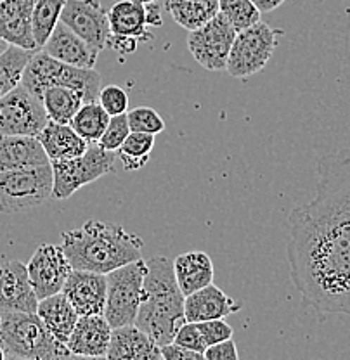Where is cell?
Masks as SVG:
<instances>
[{
    "instance_id": "cell-15",
    "label": "cell",
    "mask_w": 350,
    "mask_h": 360,
    "mask_svg": "<svg viewBox=\"0 0 350 360\" xmlns=\"http://www.w3.org/2000/svg\"><path fill=\"white\" fill-rule=\"evenodd\" d=\"M63 292L78 315H104L106 307V274L73 269L68 276Z\"/></svg>"
},
{
    "instance_id": "cell-7",
    "label": "cell",
    "mask_w": 350,
    "mask_h": 360,
    "mask_svg": "<svg viewBox=\"0 0 350 360\" xmlns=\"http://www.w3.org/2000/svg\"><path fill=\"white\" fill-rule=\"evenodd\" d=\"M148 265L142 258L106 274L104 317L111 328L135 324L142 300V283Z\"/></svg>"
},
{
    "instance_id": "cell-41",
    "label": "cell",
    "mask_w": 350,
    "mask_h": 360,
    "mask_svg": "<svg viewBox=\"0 0 350 360\" xmlns=\"http://www.w3.org/2000/svg\"><path fill=\"white\" fill-rule=\"evenodd\" d=\"M251 2L258 7L261 13H270V11L277 9L285 0H251Z\"/></svg>"
},
{
    "instance_id": "cell-33",
    "label": "cell",
    "mask_w": 350,
    "mask_h": 360,
    "mask_svg": "<svg viewBox=\"0 0 350 360\" xmlns=\"http://www.w3.org/2000/svg\"><path fill=\"white\" fill-rule=\"evenodd\" d=\"M130 132H144V134H160L165 130V120L154 111L153 108L139 106L127 111Z\"/></svg>"
},
{
    "instance_id": "cell-10",
    "label": "cell",
    "mask_w": 350,
    "mask_h": 360,
    "mask_svg": "<svg viewBox=\"0 0 350 360\" xmlns=\"http://www.w3.org/2000/svg\"><path fill=\"white\" fill-rule=\"evenodd\" d=\"M236 28L222 13L199 28L189 32L187 49L199 66L208 71H222L227 65L229 52L236 39Z\"/></svg>"
},
{
    "instance_id": "cell-35",
    "label": "cell",
    "mask_w": 350,
    "mask_h": 360,
    "mask_svg": "<svg viewBox=\"0 0 350 360\" xmlns=\"http://www.w3.org/2000/svg\"><path fill=\"white\" fill-rule=\"evenodd\" d=\"M97 103L106 110L110 116L123 115V112L129 111V96H127L125 90L118 87V85H106V87H101Z\"/></svg>"
},
{
    "instance_id": "cell-24",
    "label": "cell",
    "mask_w": 350,
    "mask_h": 360,
    "mask_svg": "<svg viewBox=\"0 0 350 360\" xmlns=\"http://www.w3.org/2000/svg\"><path fill=\"white\" fill-rule=\"evenodd\" d=\"M37 314L42 319L49 333L63 345L68 343L75 326H77L78 317H80L63 291L39 300Z\"/></svg>"
},
{
    "instance_id": "cell-11",
    "label": "cell",
    "mask_w": 350,
    "mask_h": 360,
    "mask_svg": "<svg viewBox=\"0 0 350 360\" xmlns=\"http://www.w3.org/2000/svg\"><path fill=\"white\" fill-rule=\"evenodd\" d=\"M42 99L33 96L25 85H18L0 97V135H32L37 137L47 125Z\"/></svg>"
},
{
    "instance_id": "cell-37",
    "label": "cell",
    "mask_w": 350,
    "mask_h": 360,
    "mask_svg": "<svg viewBox=\"0 0 350 360\" xmlns=\"http://www.w3.org/2000/svg\"><path fill=\"white\" fill-rule=\"evenodd\" d=\"M199 329H201L203 338H205L206 345H215L220 343V341L229 340L232 338V328L231 324L224 321V319H212V321H203L198 322Z\"/></svg>"
},
{
    "instance_id": "cell-16",
    "label": "cell",
    "mask_w": 350,
    "mask_h": 360,
    "mask_svg": "<svg viewBox=\"0 0 350 360\" xmlns=\"http://www.w3.org/2000/svg\"><path fill=\"white\" fill-rule=\"evenodd\" d=\"M39 298L30 283L28 269L20 260L0 265V310L37 312Z\"/></svg>"
},
{
    "instance_id": "cell-40",
    "label": "cell",
    "mask_w": 350,
    "mask_h": 360,
    "mask_svg": "<svg viewBox=\"0 0 350 360\" xmlns=\"http://www.w3.org/2000/svg\"><path fill=\"white\" fill-rule=\"evenodd\" d=\"M137 45H139V42L135 39H129V37L113 35V33H111L110 40H108V47L113 49V51H115L116 54H120V56L132 54V52H135Z\"/></svg>"
},
{
    "instance_id": "cell-21",
    "label": "cell",
    "mask_w": 350,
    "mask_h": 360,
    "mask_svg": "<svg viewBox=\"0 0 350 360\" xmlns=\"http://www.w3.org/2000/svg\"><path fill=\"white\" fill-rule=\"evenodd\" d=\"M241 303L225 295L220 288L208 284L201 290L191 292L184 300V314L187 322H203L212 319H225L239 312Z\"/></svg>"
},
{
    "instance_id": "cell-25",
    "label": "cell",
    "mask_w": 350,
    "mask_h": 360,
    "mask_svg": "<svg viewBox=\"0 0 350 360\" xmlns=\"http://www.w3.org/2000/svg\"><path fill=\"white\" fill-rule=\"evenodd\" d=\"M174 270L184 296L208 286L215 277L212 258L205 251H187L179 255L174 260Z\"/></svg>"
},
{
    "instance_id": "cell-20",
    "label": "cell",
    "mask_w": 350,
    "mask_h": 360,
    "mask_svg": "<svg viewBox=\"0 0 350 360\" xmlns=\"http://www.w3.org/2000/svg\"><path fill=\"white\" fill-rule=\"evenodd\" d=\"M110 360H160V345L146 335L135 324L113 328L110 348L106 352Z\"/></svg>"
},
{
    "instance_id": "cell-5",
    "label": "cell",
    "mask_w": 350,
    "mask_h": 360,
    "mask_svg": "<svg viewBox=\"0 0 350 360\" xmlns=\"http://www.w3.org/2000/svg\"><path fill=\"white\" fill-rule=\"evenodd\" d=\"M103 78L94 68H78L58 61L42 49H37L23 71L21 85H25L33 96L42 99L49 87H70L84 96L85 103H94L99 97Z\"/></svg>"
},
{
    "instance_id": "cell-1",
    "label": "cell",
    "mask_w": 350,
    "mask_h": 360,
    "mask_svg": "<svg viewBox=\"0 0 350 360\" xmlns=\"http://www.w3.org/2000/svg\"><path fill=\"white\" fill-rule=\"evenodd\" d=\"M289 277L304 305L350 317V148L318 158L315 194L286 222Z\"/></svg>"
},
{
    "instance_id": "cell-19",
    "label": "cell",
    "mask_w": 350,
    "mask_h": 360,
    "mask_svg": "<svg viewBox=\"0 0 350 360\" xmlns=\"http://www.w3.org/2000/svg\"><path fill=\"white\" fill-rule=\"evenodd\" d=\"M42 51L58 61L78 68H94L99 56V51L78 37L73 30L68 28L63 21L58 22Z\"/></svg>"
},
{
    "instance_id": "cell-9",
    "label": "cell",
    "mask_w": 350,
    "mask_h": 360,
    "mask_svg": "<svg viewBox=\"0 0 350 360\" xmlns=\"http://www.w3.org/2000/svg\"><path fill=\"white\" fill-rule=\"evenodd\" d=\"M280 35V30L270 28L263 21L239 30L229 52L225 71L238 80H246L261 73L273 58Z\"/></svg>"
},
{
    "instance_id": "cell-3",
    "label": "cell",
    "mask_w": 350,
    "mask_h": 360,
    "mask_svg": "<svg viewBox=\"0 0 350 360\" xmlns=\"http://www.w3.org/2000/svg\"><path fill=\"white\" fill-rule=\"evenodd\" d=\"M146 265L148 272L142 283V300L135 326L161 347L172 343L180 326L186 322V296L177 283L174 260L167 257H153Z\"/></svg>"
},
{
    "instance_id": "cell-39",
    "label": "cell",
    "mask_w": 350,
    "mask_h": 360,
    "mask_svg": "<svg viewBox=\"0 0 350 360\" xmlns=\"http://www.w3.org/2000/svg\"><path fill=\"white\" fill-rule=\"evenodd\" d=\"M161 359L165 360H203V354H198V352L189 350V348L182 347V345L172 343L161 345Z\"/></svg>"
},
{
    "instance_id": "cell-8",
    "label": "cell",
    "mask_w": 350,
    "mask_h": 360,
    "mask_svg": "<svg viewBox=\"0 0 350 360\" xmlns=\"http://www.w3.org/2000/svg\"><path fill=\"white\" fill-rule=\"evenodd\" d=\"M51 165L0 172V213H23L52 198Z\"/></svg>"
},
{
    "instance_id": "cell-17",
    "label": "cell",
    "mask_w": 350,
    "mask_h": 360,
    "mask_svg": "<svg viewBox=\"0 0 350 360\" xmlns=\"http://www.w3.org/2000/svg\"><path fill=\"white\" fill-rule=\"evenodd\" d=\"M113 328L101 314L80 315L66 347L77 357H106Z\"/></svg>"
},
{
    "instance_id": "cell-18",
    "label": "cell",
    "mask_w": 350,
    "mask_h": 360,
    "mask_svg": "<svg viewBox=\"0 0 350 360\" xmlns=\"http://www.w3.org/2000/svg\"><path fill=\"white\" fill-rule=\"evenodd\" d=\"M37 0H0V39L9 45L37 51L32 14Z\"/></svg>"
},
{
    "instance_id": "cell-42",
    "label": "cell",
    "mask_w": 350,
    "mask_h": 360,
    "mask_svg": "<svg viewBox=\"0 0 350 360\" xmlns=\"http://www.w3.org/2000/svg\"><path fill=\"white\" fill-rule=\"evenodd\" d=\"M4 359H6V354H4V350L0 348V360H4Z\"/></svg>"
},
{
    "instance_id": "cell-23",
    "label": "cell",
    "mask_w": 350,
    "mask_h": 360,
    "mask_svg": "<svg viewBox=\"0 0 350 360\" xmlns=\"http://www.w3.org/2000/svg\"><path fill=\"white\" fill-rule=\"evenodd\" d=\"M49 160H71L87 151L89 142L68 123H58L49 120L47 125L37 135Z\"/></svg>"
},
{
    "instance_id": "cell-36",
    "label": "cell",
    "mask_w": 350,
    "mask_h": 360,
    "mask_svg": "<svg viewBox=\"0 0 350 360\" xmlns=\"http://www.w3.org/2000/svg\"><path fill=\"white\" fill-rule=\"evenodd\" d=\"M174 341L182 345V347L189 348V350L198 352V354H205V350L208 348L198 322H184L179 331H177Z\"/></svg>"
},
{
    "instance_id": "cell-12",
    "label": "cell",
    "mask_w": 350,
    "mask_h": 360,
    "mask_svg": "<svg viewBox=\"0 0 350 360\" xmlns=\"http://www.w3.org/2000/svg\"><path fill=\"white\" fill-rule=\"evenodd\" d=\"M113 35L129 37L139 44L153 40L149 26H161V7L158 0H118L108 11Z\"/></svg>"
},
{
    "instance_id": "cell-38",
    "label": "cell",
    "mask_w": 350,
    "mask_h": 360,
    "mask_svg": "<svg viewBox=\"0 0 350 360\" xmlns=\"http://www.w3.org/2000/svg\"><path fill=\"white\" fill-rule=\"evenodd\" d=\"M203 359L205 360H238L239 354L238 348H236V343L232 338L229 340L220 341V343L210 345L208 348L203 354Z\"/></svg>"
},
{
    "instance_id": "cell-31",
    "label": "cell",
    "mask_w": 350,
    "mask_h": 360,
    "mask_svg": "<svg viewBox=\"0 0 350 360\" xmlns=\"http://www.w3.org/2000/svg\"><path fill=\"white\" fill-rule=\"evenodd\" d=\"M66 0H37L32 14V28L37 47L42 49L51 33L61 21V11Z\"/></svg>"
},
{
    "instance_id": "cell-2",
    "label": "cell",
    "mask_w": 350,
    "mask_h": 360,
    "mask_svg": "<svg viewBox=\"0 0 350 360\" xmlns=\"http://www.w3.org/2000/svg\"><path fill=\"white\" fill-rule=\"evenodd\" d=\"M61 246L71 267L108 274L142 258L144 243L122 225L89 220L61 234Z\"/></svg>"
},
{
    "instance_id": "cell-30",
    "label": "cell",
    "mask_w": 350,
    "mask_h": 360,
    "mask_svg": "<svg viewBox=\"0 0 350 360\" xmlns=\"http://www.w3.org/2000/svg\"><path fill=\"white\" fill-rule=\"evenodd\" d=\"M110 118L111 116L106 110L97 101H94V103H85L77 111L70 125L87 142H97L106 130Z\"/></svg>"
},
{
    "instance_id": "cell-13",
    "label": "cell",
    "mask_w": 350,
    "mask_h": 360,
    "mask_svg": "<svg viewBox=\"0 0 350 360\" xmlns=\"http://www.w3.org/2000/svg\"><path fill=\"white\" fill-rule=\"evenodd\" d=\"M61 21L96 51L101 52L108 47L111 37L110 16L99 0H66Z\"/></svg>"
},
{
    "instance_id": "cell-26",
    "label": "cell",
    "mask_w": 350,
    "mask_h": 360,
    "mask_svg": "<svg viewBox=\"0 0 350 360\" xmlns=\"http://www.w3.org/2000/svg\"><path fill=\"white\" fill-rule=\"evenodd\" d=\"M165 11L177 25L193 32L219 13V0H167Z\"/></svg>"
},
{
    "instance_id": "cell-22",
    "label": "cell",
    "mask_w": 350,
    "mask_h": 360,
    "mask_svg": "<svg viewBox=\"0 0 350 360\" xmlns=\"http://www.w3.org/2000/svg\"><path fill=\"white\" fill-rule=\"evenodd\" d=\"M51 165L40 141L32 135H0V172Z\"/></svg>"
},
{
    "instance_id": "cell-4",
    "label": "cell",
    "mask_w": 350,
    "mask_h": 360,
    "mask_svg": "<svg viewBox=\"0 0 350 360\" xmlns=\"http://www.w3.org/2000/svg\"><path fill=\"white\" fill-rule=\"evenodd\" d=\"M0 348L6 359L54 360L71 357L66 345L59 343L49 333L37 312L0 310Z\"/></svg>"
},
{
    "instance_id": "cell-34",
    "label": "cell",
    "mask_w": 350,
    "mask_h": 360,
    "mask_svg": "<svg viewBox=\"0 0 350 360\" xmlns=\"http://www.w3.org/2000/svg\"><path fill=\"white\" fill-rule=\"evenodd\" d=\"M129 134L130 125L129 120H127V112H123V115H115L110 118V123H108L106 130L101 135L97 144L103 149H106V151L116 153L120 149V146L123 144V141L129 137Z\"/></svg>"
},
{
    "instance_id": "cell-28",
    "label": "cell",
    "mask_w": 350,
    "mask_h": 360,
    "mask_svg": "<svg viewBox=\"0 0 350 360\" xmlns=\"http://www.w3.org/2000/svg\"><path fill=\"white\" fill-rule=\"evenodd\" d=\"M33 52L35 51L9 45L0 54V97L9 94L11 90L16 89L21 84L23 71H25L26 65H28Z\"/></svg>"
},
{
    "instance_id": "cell-6",
    "label": "cell",
    "mask_w": 350,
    "mask_h": 360,
    "mask_svg": "<svg viewBox=\"0 0 350 360\" xmlns=\"http://www.w3.org/2000/svg\"><path fill=\"white\" fill-rule=\"evenodd\" d=\"M116 153L106 151L97 142H89L87 151L71 160L51 161L52 168V198L68 200L78 189L96 182L115 170Z\"/></svg>"
},
{
    "instance_id": "cell-14",
    "label": "cell",
    "mask_w": 350,
    "mask_h": 360,
    "mask_svg": "<svg viewBox=\"0 0 350 360\" xmlns=\"http://www.w3.org/2000/svg\"><path fill=\"white\" fill-rule=\"evenodd\" d=\"M26 269H28L30 283L39 300L61 292L68 276L73 270L63 246L58 245H40L30 258Z\"/></svg>"
},
{
    "instance_id": "cell-29",
    "label": "cell",
    "mask_w": 350,
    "mask_h": 360,
    "mask_svg": "<svg viewBox=\"0 0 350 360\" xmlns=\"http://www.w3.org/2000/svg\"><path fill=\"white\" fill-rule=\"evenodd\" d=\"M154 148V135L144 132H130L123 141L116 156L122 161L123 170H141L149 163V155Z\"/></svg>"
},
{
    "instance_id": "cell-27",
    "label": "cell",
    "mask_w": 350,
    "mask_h": 360,
    "mask_svg": "<svg viewBox=\"0 0 350 360\" xmlns=\"http://www.w3.org/2000/svg\"><path fill=\"white\" fill-rule=\"evenodd\" d=\"M42 103L49 120L70 125L73 116L85 104L84 96L70 87H49L42 94Z\"/></svg>"
},
{
    "instance_id": "cell-32",
    "label": "cell",
    "mask_w": 350,
    "mask_h": 360,
    "mask_svg": "<svg viewBox=\"0 0 350 360\" xmlns=\"http://www.w3.org/2000/svg\"><path fill=\"white\" fill-rule=\"evenodd\" d=\"M219 13L227 18L236 32L261 21L262 14L251 0H219Z\"/></svg>"
}]
</instances>
